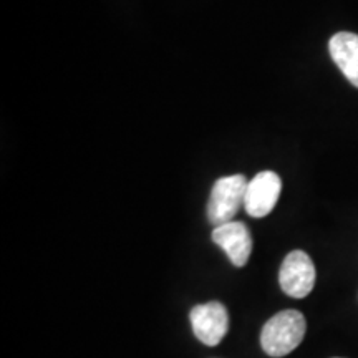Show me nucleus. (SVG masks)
<instances>
[{
    "instance_id": "f257e3e1",
    "label": "nucleus",
    "mask_w": 358,
    "mask_h": 358,
    "mask_svg": "<svg viewBox=\"0 0 358 358\" xmlns=\"http://www.w3.org/2000/svg\"><path fill=\"white\" fill-rule=\"evenodd\" d=\"M307 322L302 312L282 310L271 317L261 332V347L268 357L280 358L292 353L306 337Z\"/></svg>"
},
{
    "instance_id": "f03ea898",
    "label": "nucleus",
    "mask_w": 358,
    "mask_h": 358,
    "mask_svg": "<svg viewBox=\"0 0 358 358\" xmlns=\"http://www.w3.org/2000/svg\"><path fill=\"white\" fill-rule=\"evenodd\" d=\"M248 182L244 174L224 176L214 182L208 203V219L214 227L231 222L243 208Z\"/></svg>"
},
{
    "instance_id": "7ed1b4c3",
    "label": "nucleus",
    "mask_w": 358,
    "mask_h": 358,
    "mask_svg": "<svg viewBox=\"0 0 358 358\" xmlns=\"http://www.w3.org/2000/svg\"><path fill=\"white\" fill-rule=\"evenodd\" d=\"M279 284L284 294L294 299H303L315 285V266L303 250H292L280 266Z\"/></svg>"
},
{
    "instance_id": "20e7f679",
    "label": "nucleus",
    "mask_w": 358,
    "mask_h": 358,
    "mask_svg": "<svg viewBox=\"0 0 358 358\" xmlns=\"http://www.w3.org/2000/svg\"><path fill=\"white\" fill-rule=\"evenodd\" d=\"M192 332L208 347H216L229 329V313L221 302L199 303L189 313Z\"/></svg>"
},
{
    "instance_id": "39448f33",
    "label": "nucleus",
    "mask_w": 358,
    "mask_h": 358,
    "mask_svg": "<svg viewBox=\"0 0 358 358\" xmlns=\"http://www.w3.org/2000/svg\"><path fill=\"white\" fill-rule=\"evenodd\" d=\"M282 181L274 171H261L248 182L244 208L252 217H266L279 201Z\"/></svg>"
},
{
    "instance_id": "423d86ee",
    "label": "nucleus",
    "mask_w": 358,
    "mask_h": 358,
    "mask_svg": "<svg viewBox=\"0 0 358 358\" xmlns=\"http://www.w3.org/2000/svg\"><path fill=\"white\" fill-rule=\"evenodd\" d=\"M213 241L227 254L236 267H244L248 264L252 252V236L245 224L231 221L214 227Z\"/></svg>"
},
{
    "instance_id": "0eeeda50",
    "label": "nucleus",
    "mask_w": 358,
    "mask_h": 358,
    "mask_svg": "<svg viewBox=\"0 0 358 358\" xmlns=\"http://www.w3.org/2000/svg\"><path fill=\"white\" fill-rule=\"evenodd\" d=\"M329 52L348 82L358 88V35L352 32L335 34L329 42Z\"/></svg>"
},
{
    "instance_id": "6e6552de",
    "label": "nucleus",
    "mask_w": 358,
    "mask_h": 358,
    "mask_svg": "<svg viewBox=\"0 0 358 358\" xmlns=\"http://www.w3.org/2000/svg\"><path fill=\"white\" fill-rule=\"evenodd\" d=\"M335 358H340V357H335Z\"/></svg>"
}]
</instances>
